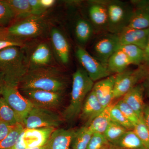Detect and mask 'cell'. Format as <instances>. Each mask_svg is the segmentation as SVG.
<instances>
[{
  "label": "cell",
  "mask_w": 149,
  "mask_h": 149,
  "mask_svg": "<svg viewBox=\"0 0 149 149\" xmlns=\"http://www.w3.org/2000/svg\"><path fill=\"white\" fill-rule=\"evenodd\" d=\"M66 78L56 66L29 69L18 85L20 91L40 90L63 93L66 88Z\"/></svg>",
  "instance_id": "obj_1"
},
{
  "label": "cell",
  "mask_w": 149,
  "mask_h": 149,
  "mask_svg": "<svg viewBox=\"0 0 149 149\" xmlns=\"http://www.w3.org/2000/svg\"><path fill=\"white\" fill-rule=\"evenodd\" d=\"M24 48L10 47L0 51V77L5 85L18 88L29 70Z\"/></svg>",
  "instance_id": "obj_2"
},
{
  "label": "cell",
  "mask_w": 149,
  "mask_h": 149,
  "mask_svg": "<svg viewBox=\"0 0 149 149\" xmlns=\"http://www.w3.org/2000/svg\"><path fill=\"white\" fill-rule=\"evenodd\" d=\"M94 84L85 70L77 68L72 75L70 102L62 114L63 119L72 121L79 116L83 103Z\"/></svg>",
  "instance_id": "obj_3"
},
{
  "label": "cell",
  "mask_w": 149,
  "mask_h": 149,
  "mask_svg": "<svg viewBox=\"0 0 149 149\" xmlns=\"http://www.w3.org/2000/svg\"><path fill=\"white\" fill-rule=\"evenodd\" d=\"M47 27V22L43 15H31L22 19L15 20L4 29L12 39L24 43L26 40L43 35Z\"/></svg>",
  "instance_id": "obj_4"
},
{
  "label": "cell",
  "mask_w": 149,
  "mask_h": 149,
  "mask_svg": "<svg viewBox=\"0 0 149 149\" xmlns=\"http://www.w3.org/2000/svg\"><path fill=\"white\" fill-rule=\"evenodd\" d=\"M108 14L107 32L118 34L128 27L133 10L132 6L120 1H105Z\"/></svg>",
  "instance_id": "obj_5"
},
{
  "label": "cell",
  "mask_w": 149,
  "mask_h": 149,
  "mask_svg": "<svg viewBox=\"0 0 149 149\" xmlns=\"http://www.w3.org/2000/svg\"><path fill=\"white\" fill-rule=\"evenodd\" d=\"M149 70V66L142 64L137 68L125 70L116 74L113 89V100L123 97L141 81H144Z\"/></svg>",
  "instance_id": "obj_6"
},
{
  "label": "cell",
  "mask_w": 149,
  "mask_h": 149,
  "mask_svg": "<svg viewBox=\"0 0 149 149\" xmlns=\"http://www.w3.org/2000/svg\"><path fill=\"white\" fill-rule=\"evenodd\" d=\"M63 118L56 111L33 107L22 124L24 128H57Z\"/></svg>",
  "instance_id": "obj_7"
},
{
  "label": "cell",
  "mask_w": 149,
  "mask_h": 149,
  "mask_svg": "<svg viewBox=\"0 0 149 149\" xmlns=\"http://www.w3.org/2000/svg\"><path fill=\"white\" fill-rule=\"evenodd\" d=\"M120 46L118 34L108 33L97 38L92 48L93 56L107 68L108 61Z\"/></svg>",
  "instance_id": "obj_8"
},
{
  "label": "cell",
  "mask_w": 149,
  "mask_h": 149,
  "mask_svg": "<svg viewBox=\"0 0 149 149\" xmlns=\"http://www.w3.org/2000/svg\"><path fill=\"white\" fill-rule=\"evenodd\" d=\"M56 128H24L11 149H28L45 146Z\"/></svg>",
  "instance_id": "obj_9"
},
{
  "label": "cell",
  "mask_w": 149,
  "mask_h": 149,
  "mask_svg": "<svg viewBox=\"0 0 149 149\" xmlns=\"http://www.w3.org/2000/svg\"><path fill=\"white\" fill-rule=\"evenodd\" d=\"M20 91L35 107L56 111L62 103L63 93L40 90Z\"/></svg>",
  "instance_id": "obj_10"
},
{
  "label": "cell",
  "mask_w": 149,
  "mask_h": 149,
  "mask_svg": "<svg viewBox=\"0 0 149 149\" xmlns=\"http://www.w3.org/2000/svg\"><path fill=\"white\" fill-rule=\"evenodd\" d=\"M1 95L15 112L19 123L22 124L34 107L31 102L19 92L18 87L5 85Z\"/></svg>",
  "instance_id": "obj_11"
},
{
  "label": "cell",
  "mask_w": 149,
  "mask_h": 149,
  "mask_svg": "<svg viewBox=\"0 0 149 149\" xmlns=\"http://www.w3.org/2000/svg\"><path fill=\"white\" fill-rule=\"evenodd\" d=\"M75 55L83 68L93 82H97L111 75L107 68L83 47H77Z\"/></svg>",
  "instance_id": "obj_12"
},
{
  "label": "cell",
  "mask_w": 149,
  "mask_h": 149,
  "mask_svg": "<svg viewBox=\"0 0 149 149\" xmlns=\"http://www.w3.org/2000/svg\"><path fill=\"white\" fill-rule=\"evenodd\" d=\"M49 43L41 42L35 46L29 55H27L29 69L42 67L55 66L52 65L53 53Z\"/></svg>",
  "instance_id": "obj_13"
},
{
  "label": "cell",
  "mask_w": 149,
  "mask_h": 149,
  "mask_svg": "<svg viewBox=\"0 0 149 149\" xmlns=\"http://www.w3.org/2000/svg\"><path fill=\"white\" fill-rule=\"evenodd\" d=\"M50 37L51 46L57 58L61 64H68L70 58V48L67 39L56 27L51 29Z\"/></svg>",
  "instance_id": "obj_14"
},
{
  "label": "cell",
  "mask_w": 149,
  "mask_h": 149,
  "mask_svg": "<svg viewBox=\"0 0 149 149\" xmlns=\"http://www.w3.org/2000/svg\"><path fill=\"white\" fill-rule=\"evenodd\" d=\"M90 22L94 29L107 31L108 14L105 1H91L88 7Z\"/></svg>",
  "instance_id": "obj_15"
},
{
  "label": "cell",
  "mask_w": 149,
  "mask_h": 149,
  "mask_svg": "<svg viewBox=\"0 0 149 149\" xmlns=\"http://www.w3.org/2000/svg\"><path fill=\"white\" fill-rule=\"evenodd\" d=\"M116 77V74L111 75L94 84L92 90L104 108L109 105L113 100Z\"/></svg>",
  "instance_id": "obj_16"
},
{
  "label": "cell",
  "mask_w": 149,
  "mask_h": 149,
  "mask_svg": "<svg viewBox=\"0 0 149 149\" xmlns=\"http://www.w3.org/2000/svg\"><path fill=\"white\" fill-rule=\"evenodd\" d=\"M133 8L128 27L134 29L149 28V4L146 0L133 1Z\"/></svg>",
  "instance_id": "obj_17"
},
{
  "label": "cell",
  "mask_w": 149,
  "mask_h": 149,
  "mask_svg": "<svg viewBox=\"0 0 149 149\" xmlns=\"http://www.w3.org/2000/svg\"><path fill=\"white\" fill-rule=\"evenodd\" d=\"M75 131L73 129L56 128L45 146L46 149H72Z\"/></svg>",
  "instance_id": "obj_18"
},
{
  "label": "cell",
  "mask_w": 149,
  "mask_h": 149,
  "mask_svg": "<svg viewBox=\"0 0 149 149\" xmlns=\"http://www.w3.org/2000/svg\"><path fill=\"white\" fill-rule=\"evenodd\" d=\"M105 108L99 102L94 91L88 94L83 103L80 116L85 123V125L89 126L91 123Z\"/></svg>",
  "instance_id": "obj_19"
},
{
  "label": "cell",
  "mask_w": 149,
  "mask_h": 149,
  "mask_svg": "<svg viewBox=\"0 0 149 149\" xmlns=\"http://www.w3.org/2000/svg\"><path fill=\"white\" fill-rule=\"evenodd\" d=\"M149 35V28L138 29L126 27L118 34L120 46L132 45L143 50Z\"/></svg>",
  "instance_id": "obj_20"
},
{
  "label": "cell",
  "mask_w": 149,
  "mask_h": 149,
  "mask_svg": "<svg viewBox=\"0 0 149 149\" xmlns=\"http://www.w3.org/2000/svg\"><path fill=\"white\" fill-rule=\"evenodd\" d=\"M145 88L143 83L136 85L123 96L122 100L133 110L139 118L143 117L146 104L144 101Z\"/></svg>",
  "instance_id": "obj_21"
},
{
  "label": "cell",
  "mask_w": 149,
  "mask_h": 149,
  "mask_svg": "<svg viewBox=\"0 0 149 149\" xmlns=\"http://www.w3.org/2000/svg\"><path fill=\"white\" fill-rule=\"evenodd\" d=\"M132 62L127 55L119 49L110 57L107 63V68L111 74H118L126 70Z\"/></svg>",
  "instance_id": "obj_22"
},
{
  "label": "cell",
  "mask_w": 149,
  "mask_h": 149,
  "mask_svg": "<svg viewBox=\"0 0 149 149\" xmlns=\"http://www.w3.org/2000/svg\"><path fill=\"white\" fill-rule=\"evenodd\" d=\"M111 146L114 149H147L133 130H128Z\"/></svg>",
  "instance_id": "obj_23"
},
{
  "label": "cell",
  "mask_w": 149,
  "mask_h": 149,
  "mask_svg": "<svg viewBox=\"0 0 149 149\" xmlns=\"http://www.w3.org/2000/svg\"><path fill=\"white\" fill-rule=\"evenodd\" d=\"M95 29L90 22L84 18H79L74 25V33L80 46L87 44L93 37Z\"/></svg>",
  "instance_id": "obj_24"
},
{
  "label": "cell",
  "mask_w": 149,
  "mask_h": 149,
  "mask_svg": "<svg viewBox=\"0 0 149 149\" xmlns=\"http://www.w3.org/2000/svg\"><path fill=\"white\" fill-rule=\"evenodd\" d=\"M113 105L111 104L106 107L91 123L89 127L94 133L103 134L111 122V109Z\"/></svg>",
  "instance_id": "obj_25"
},
{
  "label": "cell",
  "mask_w": 149,
  "mask_h": 149,
  "mask_svg": "<svg viewBox=\"0 0 149 149\" xmlns=\"http://www.w3.org/2000/svg\"><path fill=\"white\" fill-rule=\"evenodd\" d=\"M9 7L15 17V20L32 15L28 0H3ZM14 20V21H15Z\"/></svg>",
  "instance_id": "obj_26"
},
{
  "label": "cell",
  "mask_w": 149,
  "mask_h": 149,
  "mask_svg": "<svg viewBox=\"0 0 149 149\" xmlns=\"http://www.w3.org/2000/svg\"><path fill=\"white\" fill-rule=\"evenodd\" d=\"M93 133L89 126L84 125L76 130L72 143V149H87Z\"/></svg>",
  "instance_id": "obj_27"
},
{
  "label": "cell",
  "mask_w": 149,
  "mask_h": 149,
  "mask_svg": "<svg viewBox=\"0 0 149 149\" xmlns=\"http://www.w3.org/2000/svg\"><path fill=\"white\" fill-rule=\"evenodd\" d=\"M0 120L13 126L20 123L15 112L3 97H0Z\"/></svg>",
  "instance_id": "obj_28"
},
{
  "label": "cell",
  "mask_w": 149,
  "mask_h": 149,
  "mask_svg": "<svg viewBox=\"0 0 149 149\" xmlns=\"http://www.w3.org/2000/svg\"><path fill=\"white\" fill-rule=\"evenodd\" d=\"M119 49L127 55L132 64L139 66L143 64V50L141 48L134 45H127L120 46Z\"/></svg>",
  "instance_id": "obj_29"
},
{
  "label": "cell",
  "mask_w": 149,
  "mask_h": 149,
  "mask_svg": "<svg viewBox=\"0 0 149 149\" xmlns=\"http://www.w3.org/2000/svg\"><path fill=\"white\" fill-rule=\"evenodd\" d=\"M24 126L21 123L15 125L12 130L3 140L0 142V149H11L16 144Z\"/></svg>",
  "instance_id": "obj_30"
},
{
  "label": "cell",
  "mask_w": 149,
  "mask_h": 149,
  "mask_svg": "<svg viewBox=\"0 0 149 149\" xmlns=\"http://www.w3.org/2000/svg\"><path fill=\"white\" fill-rule=\"evenodd\" d=\"M128 130L121 125L111 121L103 135L111 144L119 140Z\"/></svg>",
  "instance_id": "obj_31"
},
{
  "label": "cell",
  "mask_w": 149,
  "mask_h": 149,
  "mask_svg": "<svg viewBox=\"0 0 149 149\" xmlns=\"http://www.w3.org/2000/svg\"><path fill=\"white\" fill-rule=\"evenodd\" d=\"M111 119L127 130H133L134 125L123 114L116 105H113L110 111Z\"/></svg>",
  "instance_id": "obj_32"
},
{
  "label": "cell",
  "mask_w": 149,
  "mask_h": 149,
  "mask_svg": "<svg viewBox=\"0 0 149 149\" xmlns=\"http://www.w3.org/2000/svg\"><path fill=\"white\" fill-rule=\"evenodd\" d=\"M15 20L14 14L9 7L0 0V28L8 27Z\"/></svg>",
  "instance_id": "obj_33"
},
{
  "label": "cell",
  "mask_w": 149,
  "mask_h": 149,
  "mask_svg": "<svg viewBox=\"0 0 149 149\" xmlns=\"http://www.w3.org/2000/svg\"><path fill=\"white\" fill-rule=\"evenodd\" d=\"M133 131L139 137L147 149H149V130L144 122L143 117L134 126Z\"/></svg>",
  "instance_id": "obj_34"
},
{
  "label": "cell",
  "mask_w": 149,
  "mask_h": 149,
  "mask_svg": "<svg viewBox=\"0 0 149 149\" xmlns=\"http://www.w3.org/2000/svg\"><path fill=\"white\" fill-rule=\"evenodd\" d=\"M118 109L132 124L135 126L139 123L140 118L135 112L128 106L122 99L120 100L116 104Z\"/></svg>",
  "instance_id": "obj_35"
},
{
  "label": "cell",
  "mask_w": 149,
  "mask_h": 149,
  "mask_svg": "<svg viewBox=\"0 0 149 149\" xmlns=\"http://www.w3.org/2000/svg\"><path fill=\"white\" fill-rule=\"evenodd\" d=\"M111 147L110 143L104 135L94 133L87 149H109Z\"/></svg>",
  "instance_id": "obj_36"
},
{
  "label": "cell",
  "mask_w": 149,
  "mask_h": 149,
  "mask_svg": "<svg viewBox=\"0 0 149 149\" xmlns=\"http://www.w3.org/2000/svg\"><path fill=\"white\" fill-rule=\"evenodd\" d=\"M25 46V43L12 39L5 32L4 28H0V51L10 47L24 48Z\"/></svg>",
  "instance_id": "obj_37"
},
{
  "label": "cell",
  "mask_w": 149,
  "mask_h": 149,
  "mask_svg": "<svg viewBox=\"0 0 149 149\" xmlns=\"http://www.w3.org/2000/svg\"><path fill=\"white\" fill-rule=\"evenodd\" d=\"M32 15H42L46 10L43 8L40 0H28Z\"/></svg>",
  "instance_id": "obj_38"
},
{
  "label": "cell",
  "mask_w": 149,
  "mask_h": 149,
  "mask_svg": "<svg viewBox=\"0 0 149 149\" xmlns=\"http://www.w3.org/2000/svg\"><path fill=\"white\" fill-rule=\"evenodd\" d=\"M14 125H8L0 120V142L3 140L12 130Z\"/></svg>",
  "instance_id": "obj_39"
},
{
  "label": "cell",
  "mask_w": 149,
  "mask_h": 149,
  "mask_svg": "<svg viewBox=\"0 0 149 149\" xmlns=\"http://www.w3.org/2000/svg\"><path fill=\"white\" fill-rule=\"evenodd\" d=\"M143 50L144 53L143 64L149 66V35L146 46Z\"/></svg>",
  "instance_id": "obj_40"
},
{
  "label": "cell",
  "mask_w": 149,
  "mask_h": 149,
  "mask_svg": "<svg viewBox=\"0 0 149 149\" xmlns=\"http://www.w3.org/2000/svg\"><path fill=\"white\" fill-rule=\"evenodd\" d=\"M143 118L149 130V104H146L143 112Z\"/></svg>",
  "instance_id": "obj_41"
},
{
  "label": "cell",
  "mask_w": 149,
  "mask_h": 149,
  "mask_svg": "<svg viewBox=\"0 0 149 149\" xmlns=\"http://www.w3.org/2000/svg\"><path fill=\"white\" fill-rule=\"evenodd\" d=\"M41 4L44 8L47 10L53 6L56 3L54 0H40Z\"/></svg>",
  "instance_id": "obj_42"
},
{
  "label": "cell",
  "mask_w": 149,
  "mask_h": 149,
  "mask_svg": "<svg viewBox=\"0 0 149 149\" xmlns=\"http://www.w3.org/2000/svg\"><path fill=\"white\" fill-rule=\"evenodd\" d=\"M144 82V83L143 84L145 87V90H146L147 95L149 97V70L148 74Z\"/></svg>",
  "instance_id": "obj_43"
},
{
  "label": "cell",
  "mask_w": 149,
  "mask_h": 149,
  "mask_svg": "<svg viewBox=\"0 0 149 149\" xmlns=\"http://www.w3.org/2000/svg\"><path fill=\"white\" fill-rule=\"evenodd\" d=\"M4 85L5 84L3 81L1 77H0V96L1 95Z\"/></svg>",
  "instance_id": "obj_44"
},
{
  "label": "cell",
  "mask_w": 149,
  "mask_h": 149,
  "mask_svg": "<svg viewBox=\"0 0 149 149\" xmlns=\"http://www.w3.org/2000/svg\"><path fill=\"white\" fill-rule=\"evenodd\" d=\"M28 149H46L45 146L40 147V148H34Z\"/></svg>",
  "instance_id": "obj_45"
},
{
  "label": "cell",
  "mask_w": 149,
  "mask_h": 149,
  "mask_svg": "<svg viewBox=\"0 0 149 149\" xmlns=\"http://www.w3.org/2000/svg\"><path fill=\"white\" fill-rule=\"evenodd\" d=\"M147 2L149 4V0H147Z\"/></svg>",
  "instance_id": "obj_46"
},
{
  "label": "cell",
  "mask_w": 149,
  "mask_h": 149,
  "mask_svg": "<svg viewBox=\"0 0 149 149\" xmlns=\"http://www.w3.org/2000/svg\"><path fill=\"white\" fill-rule=\"evenodd\" d=\"M109 149H114L113 148H112V147H111Z\"/></svg>",
  "instance_id": "obj_47"
}]
</instances>
